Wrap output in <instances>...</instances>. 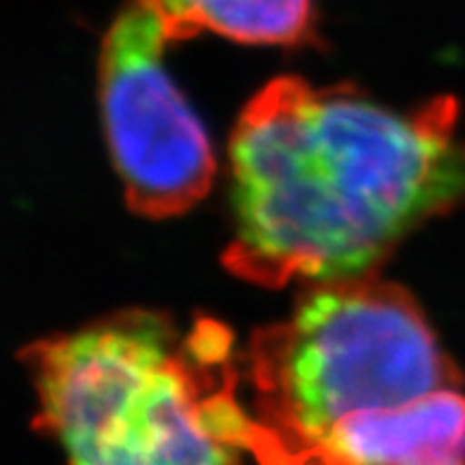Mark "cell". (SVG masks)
<instances>
[{"label":"cell","mask_w":465,"mask_h":465,"mask_svg":"<svg viewBox=\"0 0 465 465\" xmlns=\"http://www.w3.org/2000/svg\"><path fill=\"white\" fill-rule=\"evenodd\" d=\"M232 333L196 319L124 310L43 338L22 360L38 395L35 425L69 465H239L260 459L262 428L236 395Z\"/></svg>","instance_id":"7a4b0ae2"},{"label":"cell","mask_w":465,"mask_h":465,"mask_svg":"<svg viewBox=\"0 0 465 465\" xmlns=\"http://www.w3.org/2000/svg\"><path fill=\"white\" fill-rule=\"evenodd\" d=\"M153 15L168 43L215 34L248 45L317 41V0H133Z\"/></svg>","instance_id":"8992f818"},{"label":"cell","mask_w":465,"mask_h":465,"mask_svg":"<svg viewBox=\"0 0 465 465\" xmlns=\"http://www.w3.org/2000/svg\"><path fill=\"white\" fill-rule=\"evenodd\" d=\"M168 45L153 15L128 0L100 53L106 144L128 206L152 220L194 208L215 177L206 128L163 64Z\"/></svg>","instance_id":"277c9868"},{"label":"cell","mask_w":465,"mask_h":465,"mask_svg":"<svg viewBox=\"0 0 465 465\" xmlns=\"http://www.w3.org/2000/svg\"><path fill=\"white\" fill-rule=\"evenodd\" d=\"M243 364L265 432L260 465H312L350 416L463 388L419 302L381 274L305 286L289 317L251 338Z\"/></svg>","instance_id":"3957f363"},{"label":"cell","mask_w":465,"mask_h":465,"mask_svg":"<svg viewBox=\"0 0 465 465\" xmlns=\"http://www.w3.org/2000/svg\"><path fill=\"white\" fill-rule=\"evenodd\" d=\"M459 102L392 109L352 85L270 81L230 137L224 267L265 289L378 274L416 230L465 203Z\"/></svg>","instance_id":"6da1fadb"},{"label":"cell","mask_w":465,"mask_h":465,"mask_svg":"<svg viewBox=\"0 0 465 465\" xmlns=\"http://www.w3.org/2000/svg\"><path fill=\"white\" fill-rule=\"evenodd\" d=\"M312 465H465L463 390L350 416L317 444Z\"/></svg>","instance_id":"5b68a950"}]
</instances>
